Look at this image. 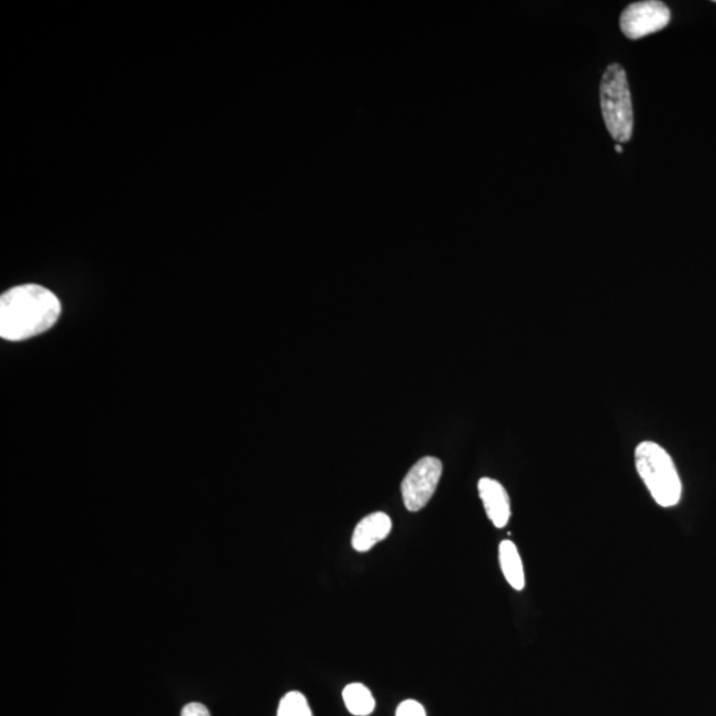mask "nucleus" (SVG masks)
I'll return each instance as SVG.
<instances>
[{
  "instance_id": "f257e3e1",
  "label": "nucleus",
  "mask_w": 716,
  "mask_h": 716,
  "mask_svg": "<svg viewBox=\"0 0 716 716\" xmlns=\"http://www.w3.org/2000/svg\"><path fill=\"white\" fill-rule=\"evenodd\" d=\"M62 305L54 293L37 284L9 289L0 298V337L23 341L38 337L55 326Z\"/></svg>"
},
{
  "instance_id": "f03ea898",
  "label": "nucleus",
  "mask_w": 716,
  "mask_h": 716,
  "mask_svg": "<svg viewBox=\"0 0 716 716\" xmlns=\"http://www.w3.org/2000/svg\"><path fill=\"white\" fill-rule=\"evenodd\" d=\"M636 467L658 505L664 508L679 505L682 496L681 477L667 450L650 441L638 444Z\"/></svg>"
},
{
  "instance_id": "7ed1b4c3",
  "label": "nucleus",
  "mask_w": 716,
  "mask_h": 716,
  "mask_svg": "<svg viewBox=\"0 0 716 716\" xmlns=\"http://www.w3.org/2000/svg\"><path fill=\"white\" fill-rule=\"evenodd\" d=\"M603 118L612 139L625 144L634 134V106L627 73L617 63L606 67L599 86Z\"/></svg>"
},
{
  "instance_id": "20e7f679",
  "label": "nucleus",
  "mask_w": 716,
  "mask_h": 716,
  "mask_svg": "<svg viewBox=\"0 0 716 716\" xmlns=\"http://www.w3.org/2000/svg\"><path fill=\"white\" fill-rule=\"evenodd\" d=\"M442 471L443 464L438 458L425 456L406 474L401 489L405 507L410 513L421 511L433 498Z\"/></svg>"
},
{
  "instance_id": "39448f33",
  "label": "nucleus",
  "mask_w": 716,
  "mask_h": 716,
  "mask_svg": "<svg viewBox=\"0 0 716 716\" xmlns=\"http://www.w3.org/2000/svg\"><path fill=\"white\" fill-rule=\"evenodd\" d=\"M672 19L667 4L660 0H643L628 5L619 18V27L630 41L647 37L668 27Z\"/></svg>"
},
{
  "instance_id": "423d86ee",
  "label": "nucleus",
  "mask_w": 716,
  "mask_h": 716,
  "mask_svg": "<svg viewBox=\"0 0 716 716\" xmlns=\"http://www.w3.org/2000/svg\"><path fill=\"white\" fill-rule=\"evenodd\" d=\"M477 489L488 519L496 528H505L511 518V502L506 488L492 477H482Z\"/></svg>"
},
{
  "instance_id": "0eeeda50",
  "label": "nucleus",
  "mask_w": 716,
  "mask_h": 716,
  "mask_svg": "<svg viewBox=\"0 0 716 716\" xmlns=\"http://www.w3.org/2000/svg\"><path fill=\"white\" fill-rule=\"evenodd\" d=\"M392 532V519L384 513H374L365 516L354 528L352 547L357 552H367L372 548L389 537Z\"/></svg>"
},
{
  "instance_id": "6e6552de",
  "label": "nucleus",
  "mask_w": 716,
  "mask_h": 716,
  "mask_svg": "<svg viewBox=\"0 0 716 716\" xmlns=\"http://www.w3.org/2000/svg\"><path fill=\"white\" fill-rule=\"evenodd\" d=\"M499 563L503 576L515 591H522L526 586L525 566L518 548L511 540H503L499 546Z\"/></svg>"
},
{
  "instance_id": "1a4fd4ad",
  "label": "nucleus",
  "mask_w": 716,
  "mask_h": 716,
  "mask_svg": "<svg viewBox=\"0 0 716 716\" xmlns=\"http://www.w3.org/2000/svg\"><path fill=\"white\" fill-rule=\"evenodd\" d=\"M343 700L352 715L367 716L376 708V701H374L371 690L361 683L348 685L343 692Z\"/></svg>"
},
{
  "instance_id": "9d476101",
  "label": "nucleus",
  "mask_w": 716,
  "mask_h": 716,
  "mask_svg": "<svg viewBox=\"0 0 716 716\" xmlns=\"http://www.w3.org/2000/svg\"><path fill=\"white\" fill-rule=\"evenodd\" d=\"M277 716H313V714L306 696L299 692H291L284 695L280 701Z\"/></svg>"
},
{
  "instance_id": "9b49d317",
  "label": "nucleus",
  "mask_w": 716,
  "mask_h": 716,
  "mask_svg": "<svg viewBox=\"0 0 716 716\" xmlns=\"http://www.w3.org/2000/svg\"><path fill=\"white\" fill-rule=\"evenodd\" d=\"M396 716H426V712L421 703L408 700L398 706Z\"/></svg>"
},
{
  "instance_id": "f8f14e48",
  "label": "nucleus",
  "mask_w": 716,
  "mask_h": 716,
  "mask_svg": "<svg viewBox=\"0 0 716 716\" xmlns=\"http://www.w3.org/2000/svg\"><path fill=\"white\" fill-rule=\"evenodd\" d=\"M180 716H210V713L208 707L203 706L202 703L192 702L184 707Z\"/></svg>"
},
{
  "instance_id": "ddd939ff",
  "label": "nucleus",
  "mask_w": 716,
  "mask_h": 716,
  "mask_svg": "<svg viewBox=\"0 0 716 716\" xmlns=\"http://www.w3.org/2000/svg\"><path fill=\"white\" fill-rule=\"evenodd\" d=\"M616 152H617L618 154H621V153H623V146L619 145V144H617V145H616Z\"/></svg>"
}]
</instances>
